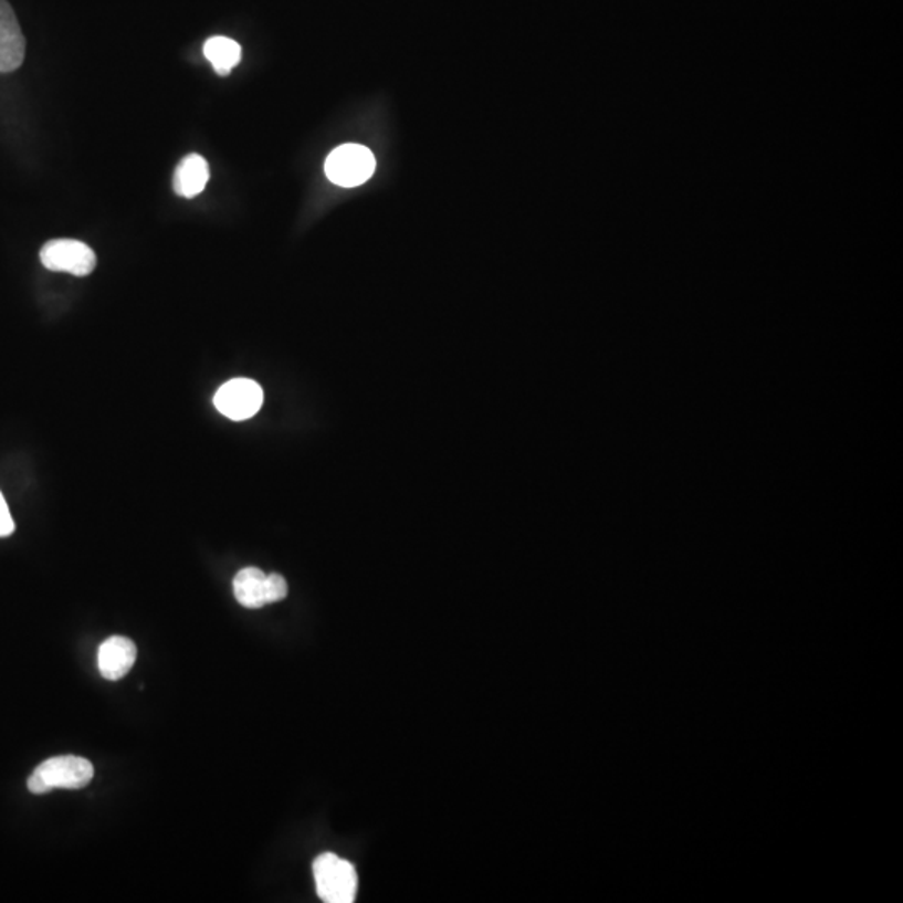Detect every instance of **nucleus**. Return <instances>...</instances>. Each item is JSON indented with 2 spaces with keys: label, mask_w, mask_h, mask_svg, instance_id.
<instances>
[{
  "label": "nucleus",
  "mask_w": 903,
  "mask_h": 903,
  "mask_svg": "<svg viewBox=\"0 0 903 903\" xmlns=\"http://www.w3.org/2000/svg\"><path fill=\"white\" fill-rule=\"evenodd\" d=\"M94 768L90 759L66 755L45 759L28 780L31 794L44 795L55 788L81 790L93 781Z\"/></svg>",
  "instance_id": "1"
},
{
  "label": "nucleus",
  "mask_w": 903,
  "mask_h": 903,
  "mask_svg": "<svg viewBox=\"0 0 903 903\" xmlns=\"http://www.w3.org/2000/svg\"><path fill=\"white\" fill-rule=\"evenodd\" d=\"M316 892L325 903H351L357 896L355 867L335 853H324L313 862Z\"/></svg>",
  "instance_id": "2"
},
{
  "label": "nucleus",
  "mask_w": 903,
  "mask_h": 903,
  "mask_svg": "<svg viewBox=\"0 0 903 903\" xmlns=\"http://www.w3.org/2000/svg\"><path fill=\"white\" fill-rule=\"evenodd\" d=\"M325 172L335 185L355 188L371 178L375 172V158L365 146L344 145L328 155Z\"/></svg>",
  "instance_id": "3"
},
{
  "label": "nucleus",
  "mask_w": 903,
  "mask_h": 903,
  "mask_svg": "<svg viewBox=\"0 0 903 903\" xmlns=\"http://www.w3.org/2000/svg\"><path fill=\"white\" fill-rule=\"evenodd\" d=\"M214 407L221 416L230 420L251 419L263 406V390L250 378H234L218 389L213 399Z\"/></svg>",
  "instance_id": "4"
},
{
  "label": "nucleus",
  "mask_w": 903,
  "mask_h": 903,
  "mask_svg": "<svg viewBox=\"0 0 903 903\" xmlns=\"http://www.w3.org/2000/svg\"><path fill=\"white\" fill-rule=\"evenodd\" d=\"M41 263L51 272L87 276L96 269V254L77 240H52L42 246Z\"/></svg>",
  "instance_id": "5"
},
{
  "label": "nucleus",
  "mask_w": 903,
  "mask_h": 903,
  "mask_svg": "<svg viewBox=\"0 0 903 903\" xmlns=\"http://www.w3.org/2000/svg\"><path fill=\"white\" fill-rule=\"evenodd\" d=\"M25 39L8 0H0V73H12L22 66Z\"/></svg>",
  "instance_id": "6"
},
{
  "label": "nucleus",
  "mask_w": 903,
  "mask_h": 903,
  "mask_svg": "<svg viewBox=\"0 0 903 903\" xmlns=\"http://www.w3.org/2000/svg\"><path fill=\"white\" fill-rule=\"evenodd\" d=\"M138 650L132 639L113 636L97 651V666L104 680L119 681L135 666Z\"/></svg>",
  "instance_id": "7"
},
{
  "label": "nucleus",
  "mask_w": 903,
  "mask_h": 903,
  "mask_svg": "<svg viewBox=\"0 0 903 903\" xmlns=\"http://www.w3.org/2000/svg\"><path fill=\"white\" fill-rule=\"evenodd\" d=\"M208 181H210V166L207 159L200 155H189L176 168L172 188L179 197L191 200L207 188Z\"/></svg>",
  "instance_id": "8"
},
{
  "label": "nucleus",
  "mask_w": 903,
  "mask_h": 903,
  "mask_svg": "<svg viewBox=\"0 0 903 903\" xmlns=\"http://www.w3.org/2000/svg\"><path fill=\"white\" fill-rule=\"evenodd\" d=\"M233 592L237 601L248 609L263 608L266 601V574L256 567L241 569L233 579Z\"/></svg>",
  "instance_id": "9"
},
{
  "label": "nucleus",
  "mask_w": 903,
  "mask_h": 903,
  "mask_svg": "<svg viewBox=\"0 0 903 903\" xmlns=\"http://www.w3.org/2000/svg\"><path fill=\"white\" fill-rule=\"evenodd\" d=\"M204 55L218 76H228L241 61V48L233 39L217 35L204 44Z\"/></svg>",
  "instance_id": "10"
},
{
  "label": "nucleus",
  "mask_w": 903,
  "mask_h": 903,
  "mask_svg": "<svg viewBox=\"0 0 903 903\" xmlns=\"http://www.w3.org/2000/svg\"><path fill=\"white\" fill-rule=\"evenodd\" d=\"M288 595V585L283 576L280 574H270L266 576V601L272 602L283 601Z\"/></svg>",
  "instance_id": "11"
},
{
  "label": "nucleus",
  "mask_w": 903,
  "mask_h": 903,
  "mask_svg": "<svg viewBox=\"0 0 903 903\" xmlns=\"http://www.w3.org/2000/svg\"><path fill=\"white\" fill-rule=\"evenodd\" d=\"M15 524L12 519L11 511H9L8 502L4 495L0 492V537H8L14 533Z\"/></svg>",
  "instance_id": "12"
}]
</instances>
